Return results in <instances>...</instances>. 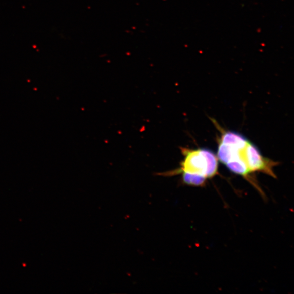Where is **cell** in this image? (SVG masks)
Here are the masks:
<instances>
[{"label":"cell","mask_w":294,"mask_h":294,"mask_svg":"<svg viewBox=\"0 0 294 294\" xmlns=\"http://www.w3.org/2000/svg\"><path fill=\"white\" fill-rule=\"evenodd\" d=\"M219 161L229 171L241 175L261 191L252 175L263 173L276 178L273 168L277 162L266 158L246 137L234 131L222 132L217 154Z\"/></svg>","instance_id":"1"},{"label":"cell","mask_w":294,"mask_h":294,"mask_svg":"<svg viewBox=\"0 0 294 294\" xmlns=\"http://www.w3.org/2000/svg\"><path fill=\"white\" fill-rule=\"evenodd\" d=\"M184 159L180 167L171 171L159 173L165 176L181 174L182 181L188 186L202 187L207 180L217 175L219 160L217 154L207 148H180Z\"/></svg>","instance_id":"2"}]
</instances>
